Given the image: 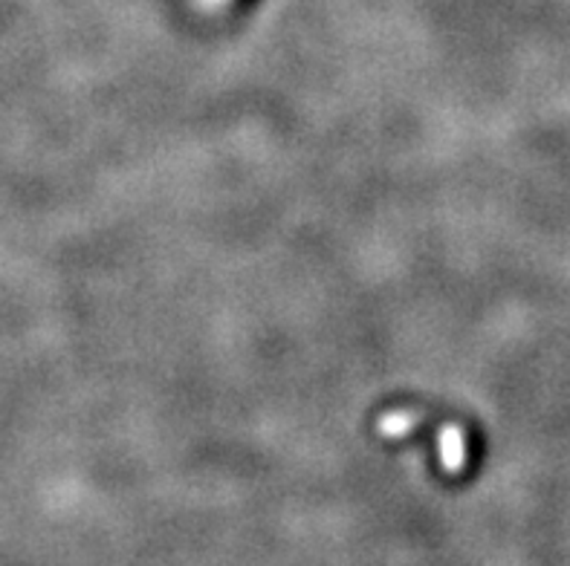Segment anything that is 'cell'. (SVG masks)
Masks as SVG:
<instances>
[{
	"instance_id": "6da1fadb",
	"label": "cell",
	"mask_w": 570,
	"mask_h": 566,
	"mask_svg": "<svg viewBox=\"0 0 570 566\" xmlns=\"http://www.w3.org/2000/svg\"><path fill=\"white\" fill-rule=\"evenodd\" d=\"M203 3H206V7H217L220 0H203Z\"/></svg>"
}]
</instances>
